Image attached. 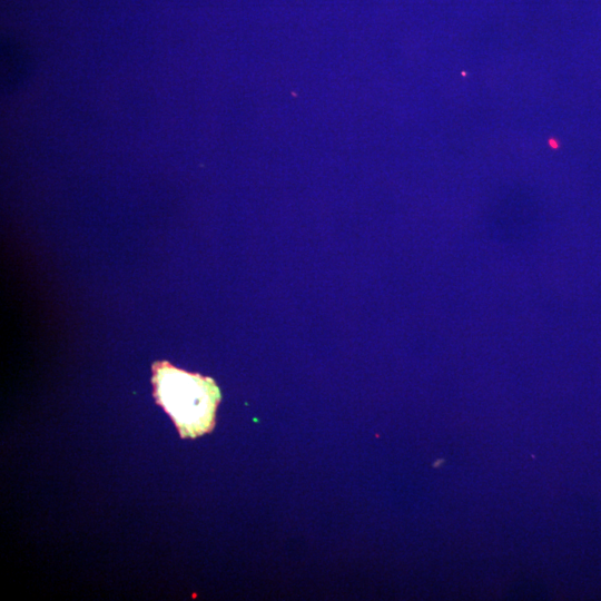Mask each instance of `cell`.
<instances>
[{
  "label": "cell",
  "instance_id": "obj_1",
  "mask_svg": "<svg viewBox=\"0 0 601 601\" xmlns=\"http://www.w3.org/2000/svg\"><path fill=\"white\" fill-rule=\"evenodd\" d=\"M157 402L173 417L183 437H196L214 426L220 393L215 382L178 370L167 362L152 366Z\"/></svg>",
  "mask_w": 601,
  "mask_h": 601
},
{
  "label": "cell",
  "instance_id": "obj_2",
  "mask_svg": "<svg viewBox=\"0 0 601 601\" xmlns=\"http://www.w3.org/2000/svg\"><path fill=\"white\" fill-rule=\"evenodd\" d=\"M31 70V57L27 48L4 45L1 48V87L9 93L20 87Z\"/></svg>",
  "mask_w": 601,
  "mask_h": 601
}]
</instances>
